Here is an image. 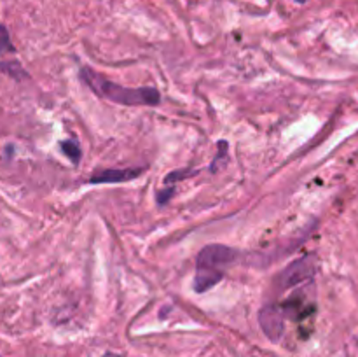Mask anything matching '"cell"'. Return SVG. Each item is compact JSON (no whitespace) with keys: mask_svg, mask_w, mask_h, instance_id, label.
<instances>
[{"mask_svg":"<svg viewBox=\"0 0 358 357\" xmlns=\"http://www.w3.org/2000/svg\"><path fill=\"white\" fill-rule=\"evenodd\" d=\"M80 77L84 83L101 98L114 102V104L121 105H131V107H140V105H149L154 107L161 102V94L156 88L142 86V88H126L121 84L112 83L110 79H105L94 70L84 66L80 70Z\"/></svg>","mask_w":358,"mask_h":357,"instance_id":"6da1fadb","label":"cell"},{"mask_svg":"<svg viewBox=\"0 0 358 357\" xmlns=\"http://www.w3.org/2000/svg\"><path fill=\"white\" fill-rule=\"evenodd\" d=\"M236 258L238 252L234 248L220 244L206 245L196 259V276L192 284L196 293L201 294L217 286L224 279V270L233 265Z\"/></svg>","mask_w":358,"mask_h":357,"instance_id":"7a4b0ae2","label":"cell"},{"mask_svg":"<svg viewBox=\"0 0 358 357\" xmlns=\"http://www.w3.org/2000/svg\"><path fill=\"white\" fill-rule=\"evenodd\" d=\"M315 266L313 258H303L297 259V261L290 262L285 270L278 275V287L280 289H290V287H296L299 284L306 282L311 276L315 275Z\"/></svg>","mask_w":358,"mask_h":357,"instance_id":"3957f363","label":"cell"},{"mask_svg":"<svg viewBox=\"0 0 358 357\" xmlns=\"http://www.w3.org/2000/svg\"><path fill=\"white\" fill-rule=\"evenodd\" d=\"M259 324L271 342H278L285 329V312L278 304H268L259 312Z\"/></svg>","mask_w":358,"mask_h":357,"instance_id":"277c9868","label":"cell"},{"mask_svg":"<svg viewBox=\"0 0 358 357\" xmlns=\"http://www.w3.org/2000/svg\"><path fill=\"white\" fill-rule=\"evenodd\" d=\"M145 168H107V170H98L91 175L90 182L93 184H117V182H128L142 175Z\"/></svg>","mask_w":358,"mask_h":357,"instance_id":"5b68a950","label":"cell"},{"mask_svg":"<svg viewBox=\"0 0 358 357\" xmlns=\"http://www.w3.org/2000/svg\"><path fill=\"white\" fill-rule=\"evenodd\" d=\"M0 70L16 80H21L24 79V77H28V74L24 72V69L17 62H0Z\"/></svg>","mask_w":358,"mask_h":357,"instance_id":"8992f818","label":"cell"},{"mask_svg":"<svg viewBox=\"0 0 358 357\" xmlns=\"http://www.w3.org/2000/svg\"><path fill=\"white\" fill-rule=\"evenodd\" d=\"M62 149H63V153L70 158V161H72V163H79L80 147L76 140H66V142H62Z\"/></svg>","mask_w":358,"mask_h":357,"instance_id":"52a82bcc","label":"cell"},{"mask_svg":"<svg viewBox=\"0 0 358 357\" xmlns=\"http://www.w3.org/2000/svg\"><path fill=\"white\" fill-rule=\"evenodd\" d=\"M7 52H14V46L10 42V35L3 24H0V55H7Z\"/></svg>","mask_w":358,"mask_h":357,"instance_id":"ba28073f","label":"cell"},{"mask_svg":"<svg viewBox=\"0 0 358 357\" xmlns=\"http://www.w3.org/2000/svg\"><path fill=\"white\" fill-rule=\"evenodd\" d=\"M194 175L196 172L194 170H191V168H185V170H177V172H171L170 175H166V177H164V182H166V184H170V182H177V181H182V178L184 177H189V175Z\"/></svg>","mask_w":358,"mask_h":357,"instance_id":"9c48e42d","label":"cell"},{"mask_svg":"<svg viewBox=\"0 0 358 357\" xmlns=\"http://www.w3.org/2000/svg\"><path fill=\"white\" fill-rule=\"evenodd\" d=\"M103 357H122V356H119V354H114V352H107Z\"/></svg>","mask_w":358,"mask_h":357,"instance_id":"30bf717a","label":"cell"},{"mask_svg":"<svg viewBox=\"0 0 358 357\" xmlns=\"http://www.w3.org/2000/svg\"><path fill=\"white\" fill-rule=\"evenodd\" d=\"M297 2H304V0H297Z\"/></svg>","mask_w":358,"mask_h":357,"instance_id":"8fae6325","label":"cell"}]
</instances>
